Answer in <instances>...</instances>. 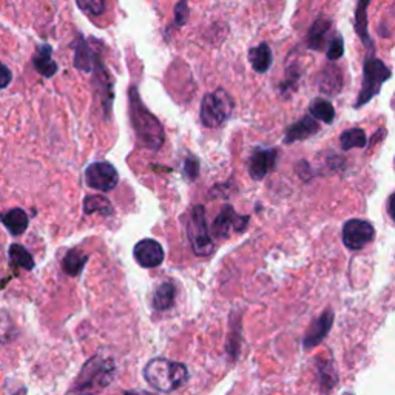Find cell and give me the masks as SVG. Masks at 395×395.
Masks as SVG:
<instances>
[{
	"instance_id": "obj_1",
	"label": "cell",
	"mask_w": 395,
	"mask_h": 395,
	"mask_svg": "<svg viewBox=\"0 0 395 395\" xmlns=\"http://www.w3.org/2000/svg\"><path fill=\"white\" fill-rule=\"evenodd\" d=\"M129 114L134 134L142 147L158 151L164 146L165 133L163 124L142 102L136 86L129 88Z\"/></svg>"
},
{
	"instance_id": "obj_2",
	"label": "cell",
	"mask_w": 395,
	"mask_h": 395,
	"mask_svg": "<svg viewBox=\"0 0 395 395\" xmlns=\"http://www.w3.org/2000/svg\"><path fill=\"white\" fill-rule=\"evenodd\" d=\"M114 374L116 365L113 357L99 352L83 365L69 395H96L113 382Z\"/></svg>"
},
{
	"instance_id": "obj_3",
	"label": "cell",
	"mask_w": 395,
	"mask_h": 395,
	"mask_svg": "<svg viewBox=\"0 0 395 395\" xmlns=\"http://www.w3.org/2000/svg\"><path fill=\"white\" fill-rule=\"evenodd\" d=\"M147 383L161 392H172L187 382L189 369L184 363L167 358L150 360L144 367Z\"/></svg>"
},
{
	"instance_id": "obj_4",
	"label": "cell",
	"mask_w": 395,
	"mask_h": 395,
	"mask_svg": "<svg viewBox=\"0 0 395 395\" xmlns=\"http://www.w3.org/2000/svg\"><path fill=\"white\" fill-rule=\"evenodd\" d=\"M235 110L232 96L225 90L218 88L207 93L201 102L199 119L206 129H220L230 119Z\"/></svg>"
},
{
	"instance_id": "obj_5",
	"label": "cell",
	"mask_w": 395,
	"mask_h": 395,
	"mask_svg": "<svg viewBox=\"0 0 395 395\" xmlns=\"http://www.w3.org/2000/svg\"><path fill=\"white\" fill-rule=\"evenodd\" d=\"M392 78V70L386 65L382 59L369 56L363 62V81H361V90L357 96L355 108L363 107L380 93L384 82Z\"/></svg>"
},
{
	"instance_id": "obj_6",
	"label": "cell",
	"mask_w": 395,
	"mask_h": 395,
	"mask_svg": "<svg viewBox=\"0 0 395 395\" xmlns=\"http://www.w3.org/2000/svg\"><path fill=\"white\" fill-rule=\"evenodd\" d=\"M187 237L195 255L210 257L213 254L215 244L212 238H210L206 221V210L203 206H196L191 208L187 221Z\"/></svg>"
},
{
	"instance_id": "obj_7",
	"label": "cell",
	"mask_w": 395,
	"mask_h": 395,
	"mask_svg": "<svg viewBox=\"0 0 395 395\" xmlns=\"http://www.w3.org/2000/svg\"><path fill=\"white\" fill-rule=\"evenodd\" d=\"M119 182V173L110 163H93L86 170V184L98 191H112Z\"/></svg>"
},
{
	"instance_id": "obj_8",
	"label": "cell",
	"mask_w": 395,
	"mask_h": 395,
	"mask_svg": "<svg viewBox=\"0 0 395 395\" xmlns=\"http://www.w3.org/2000/svg\"><path fill=\"white\" fill-rule=\"evenodd\" d=\"M249 224V216L238 215L232 206H224L212 225V233L216 240H227L235 232H242Z\"/></svg>"
},
{
	"instance_id": "obj_9",
	"label": "cell",
	"mask_w": 395,
	"mask_h": 395,
	"mask_svg": "<svg viewBox=\"0 0 395 395\" xmlns=\"http://www.w3.org/2000/svg\"><path fill=\"white\" fill-rule=\"evenodd\" d=\"M375 237L371 223L363 220H349L343 225V242L350 250H360L367 246Z\"/></svg>"
},
{
	"instance_id": "obj_10",
	"label": "cell",
	"mask_w": 395,
	"mask_h": 395,
	"mask_svg": "<svg viewBox=\"0 0 395 395\" xmlns=\"http://www.w3.org/2000/svg\"><path fill=\"white\" fill-rule=\"evenodd\" d=\"M278 150L276 148H255L247 161L249 175L252 179L261 181L267 173L275 169Z\"/></svg>"
},
{
	"instance_id": "obj_11",
	"label": "cell",
	"mask_w": 395,
	"mask_h": 395,
	"mask_svg": "<svg viewBox=\"0 0 395 395\" xmlns=\"http://www.w3.org/2000/svg\"><path fill=\"white\" fill-rule=\"evenodd\" d=\"M93 86H95L96 98L99 99L100 105H102V108H104V113L108 114V113H110L112 105H113L114 93H113L112 76L105 69L102 59H100V61L96 64L95 70H93Z\"/></svg>"
},
{
	"instance_id": "obj_12",
	"label": "cell",
	"mask_w": 395,
	"mask_h": 395,
	"mask_svg": "<svg viewBox=\"0 0 395 395\" xmlns=\"http://www.w3.org/2000/svg\"><path fill=\"white\" fill-rule=\"evenodd\" d=\"M134 259L144 269H153L161 266L164 261V249L155 240H141L133 249Z\"/></svg>"
},
{
	"instance_id": "obj_13",
	"label": "cell",
	"mask_w": 395,
	"mask_h": 395,
	"mask_svg": "<svg viewBox=\"0 0 395 395\" xmlns=\"http://www.w3.org/2000/svg\"><path fill=\"white\" fill-rule=\"evenodd\" d=\"M74 59L73 65L82 73H93L96 64L100 61V53L88 44L87 39L79 36L74 42Z\"/></svg>"
},
{
	"instance_id": "obj_14",
	"label": "cell",
	"mask_w": 395,
	"mask_h": 395,
	"mask_svg": "<svg viewBox=\"0 0 395 395\" xmlns=\"http://www.w3.org/2000/svg\"><path fill=\"white\" fill-rule=\"evenodd\" d=\"M318 131H320V124L317 122L312 114H307L285 129L284 142L285 144H293V142L305 141L310 136H314Z\"/></svg>"
},
{
	"instance_id": "obj_15",
	"label": "cell",
	"mask_w": 395,
	"mask_h": 395,
	"mask_svg": "<svg viewBox=\"0 0 395 395\" xmlns=\"http://www.w3.org/2000/svg\"><path fill=\"white\" fill-rule=\"evenodd\" d=\"M332 324H334V312L331 309H327L326 312H323L320 317H318L314 322V324L309 327V331L305 335V340H302L305 348L310 349L318 346V344L327 337V334L331 332Z\"/></svg>"
},
{
	"instance_id": "obj_16",
	"label": "cell",
	"mask_w": 395,
	"mask_h": 395,
	"mask_svg": "<svg viewBox=\"0 0 395 395\" xmlns=\"http://www.w3.org/2000/svg\"><path fill=\"white\" fill-rule=\"evenodd\" d=\"M317 83H318V90H320L322 93H324L327 96L338 95L343 90V83H344L341 69L335 65L334 62L327 64L320 71Z\"/></svg>"
},
{
	"instance_id": "obj_17",
	"label": "cell",
	"mask_w": 395,
	"mask_h": 395,
	"mask_svg": "<svg viewBox=\"0 0 395 395\" xmlns=\"http://www.w3.org/2000/svg\"><path fill=\"white\" fill-rule=\"evenodd\" d=\"M35 70L45 79H52L59 71V65L53 59V47L49 44H40L36 47V52L31 57Z\"/></svg>"
},
{
	"instance_id": "obj_18",
	"label": "cell",
	"mask_w": 395,
	"mask_h": 395,
	"mask_svg": "<svg viewBox=\"0 0 395 395\" xmlns=\"http://www.w3.org/2000/svg\"><path fill=\"white\" fill-rule=\"evenodd\" d=\"M372 0H358L357 8H355V20H354V28L358 35L361 44L367 48L369 52H374L375 45L374 40L369 35V19H367V8L371 5Z\"/></svg>"
},
{
	"instance_id": "obj_19",
	"label": "cell",
	"mask_w": 395,
	"mask_h": 395,
	"mask_svg": "<svg viewBox=\"0 0 395 395\" xmlns=\"http://www.w3.org/2000/svg\"><path fill=\"white\" fill-rule=\"evenodd\" d=\"M332 28V22L331 19L324 18V16H320L310 27L309 33H307V47L314 52H323L327 44V35Z\"/></svg>"
},
{
	"instance_id": "obj_20",
	"label": "cell",
	"mask_w": 395,
	"mask_h": 395,
	"mask_svg": "<svg viewBox=\"0 0 395 395\" xmlns=\"http://www.w3.org/2000/svg\"><path fill=\"white\" fill-rule=\"evenodd\" d=\"M249 61L252 69L258 74H266L271 71L273 64V53L271 45L267 42H261L257 47H252L249 49Z\"/></svg>"
},
{
	"instance_id": "obj_21",
	"label": "cell",
	"mask_w": 395,
	"mask_h": 395,
	"mask_svg": "<svg viewBox=\"0 0 395 395\" xmlns=\"http://www.w3.org/2000/svg\"><path fill=\"white\" fill-rule=\"evenodd\" d=\"M2 223L6 227V230L10 232L13 237H19L25 230L28 229V215L25 213L22 208H11L10 212H6L2 216Z\"/></svg>"
},
{
	"instance_id": "obj_22",
	"label": "cell",
	"mask_w": 395,
	"mask_h": 395,
	"mask_svg": "<svg viewBox=\"0 0 395 395\" xmlns=\"http://www.w3.org/2000/svg\"><path fill=\"white\" fill-rule=\"evenodd\" d=\"M175 285L172 283H163L155 290L153 298H151V306L155 310H167L173 306L175 302Z\"/></svg>"
},
{
	"instance_id": "obj_23",
	"label": "cell",
	"mask_w": 395,
	"mask_h": 395,
	"mask_svg": "<svg viewBox=\"0 0 395 395\" xmlns=\"http://www.w3.org/2000/svg\"><path fill=\"white\" fill-rule=\"evenodd\" d=\"M317 369H318V380H320L322 391L324 394L331 392L338 383L337 369H335L332 361H322V363L317 366Z\"/></svg>"
},
{
	"instance_id": "obj_24",
	"label": "cell",
	"mask_w": 395,
	"mask_h": 395,
	"mask_svg": "<svg viewBox=\"0 0 395 395\" xmlns=\"http://www.w3.org/2000/svg\"><path fill=\"white\" fill-rule=\"evenodd\" d=\"M309 113L312 114L317 121L324 124H332L335 119V108L327 99L315 98L309 105Z\"/></svg>"
},
{
	"instance_id": "obj_25",
	"label": "cell",
	"mask_w": 395,
	"mask_h": 395,
	"mask_svg": "<svg viewBox=\"0 0 395 395\" xmlns=\"http://www.w3.org/2000/svg\"><path fill=\"white\" fill-rule=\"evenodd\" d=\"M83 213L86 215L99 213L104 216H110L113 213V206L105 196L90 195L83 199Z\"/></svg>"
},
{
	"instance_id": "obj_26",
	"label": "cell",
	"mask_w": 395,
	"mask_h": 395,
	"mask_svg": "<svg viewBox=\"0 0 395 395\" xmlns=\"http://www.w3.org/2000/svg\"><path fill=\"white\" fill-rule=\"evenodd\" d=\"M88 261V257L86 254H82L81 250H70L69 254L64 258V271L69 273L70 276H78L83 271Z\"/></svg>"
},
{
	"instance_id": "obj_27",
	"label": "cell",
	"mask_w": 395,
	"mask_h": 395,
	"mask_svg": "<svg viewBox=\"0 0 395 395\" xmlns=\"http://www.w3.org/2000/svg\"><path fill=\"white\" fill-rule=\"evenodd\" d=\"M340 144L343 150L350 148H365L367 144V138L363 129H349L341 133Z\"/></svg>"
},
{
	"instance_id": "obj_28",
	"label": "cell",
	"mask_w": 395,
	"mask_h": 395,
	"mask_svg": "<svg viewBox=\"0 0 395 395\" xmlns=\"http://www.w3.org/2000/svg\"><path fill=\"white\" fill-rule=\"evenodd\" d=\"M8 257H10L11 264L25 269V271H31L35 267V258L31 257L30 252L20 244H13L8 249Z\"/></svg>"
},
{
	"instance_id": "obj_29",
	"label": "cell",
	"mask_w": 395,
	"mask_h": 395,
	"mask_svg": "<svg viewBox=\"0 0 395 395\" xmlns=\"http://www.w3.org/2000/svg\"><path fill=\"white\" fill-rule=\"evenodd\" d=\"M301 78V70L297 64H293L285 69V78L280 86V93L281 96H289L290 91L298 88V81Z\"/></svg>"
},
{
	"instance_id": "obj_30",
	"label": "cell",
	"mask_w": 395,
	"mask_h": 395,
	"mask_svg": "<svg viewBox=\"0 0 395 395\" xmlns=\"http://www.w3.org/2000/svg\"><path fill=\"white\" fill-rule=\"evenodd\" d=\"M343 54H344V39L341 35H335L329 40V45H327L326 57L329 62H335V61H340Z\"/></svg>"
},
{
	"instance_id": "obj_31",
	"label": "cell",
	"mask_w": 395,
	"mask_h": 395,
	"mask_svg": "<svg viewBox=\"0 0 395 395\" xmlns=\"http://www.w3.org/2000/svg\"><path fill=\"white\" fill-rule=\"evenodd\" d=\"M76 5L90 16H100L105 11V0H76Z\"/></svg>"
},
{
	"instance_id": "obj_32",
	"label": "cell",
	"mask_w": 395,
	"mask_h": 395,
	"mask_svg": "<svg viewBox=\"0 0 395 395\" xmlns=\"http://www.w3.org/2000/svg\"><path fill=\"white\" fill-rule=\"evenodd\" d=\"M189 2H190V0H179V2L176 4L175 8H173L176 28H182L184 25L189 23V19H190Z\"/></svg>"
},
{
	"instance_id": "obj_33",
	"label": "cell",
	"mask_w": 395,
	"mask_h": 395,
	"mask_svg": "<svg viewBox=\"0 0 395 395\" xmlns=\"http://www.w3.org/2000/svg\"><path fill=\"white\" fill-rule=\"evenodd\" d=\"M184 173H186V176L190 181L195 179L199 175V161L195 156L189 155L186 158V161H184Z\"/></svg>"
},
{
	"instance_id": "obj_34",
	"label": "cell",
	"mask_w": 395,
	"mask_h": 395,
	"mask_svg": "<svg viewBox=\"0 0 395 395\" xmlns=\"http://www.w3.org/2000/svg\"><path fill=\"white\" fill-rule=\"evenodd\" d=\"M11 81H13L11 70L8 69L6 64H2V82H0V87H2V90H6L8 86L11 83Z\"/></svg>"
},
{
	"instance_id": "obj_35",
	"label": "cell",
	"mask_w": 395,
	"mask_h": 395,
	"mask_svg": "<svg viewBox=\"0 0 395 395\" xmlns=\"http://www.w3.org/2000/svg\"><path fill=\"white\" fill-rule=\"evenodd\" d=\"M388 210H389V215L392 220L395 221V191L392 193V195L389 196V201H388Z\"/></svg>"
},
{
	"instance_id": "obj_36",
	"label": "cell",
	"mask_w": 395,
	"mask_h": 395,
	"mask_svg": "<svg viewBox=\"0 0 395 395\" xmlns=\"http://www.w3.org/2000/svg\"><path fill=\"white\" fill-rule=\"evenodd\" d=\"M124 395H151V394L142 392V391H129V392H125Z\"/></svg>"
}]
</instances>
